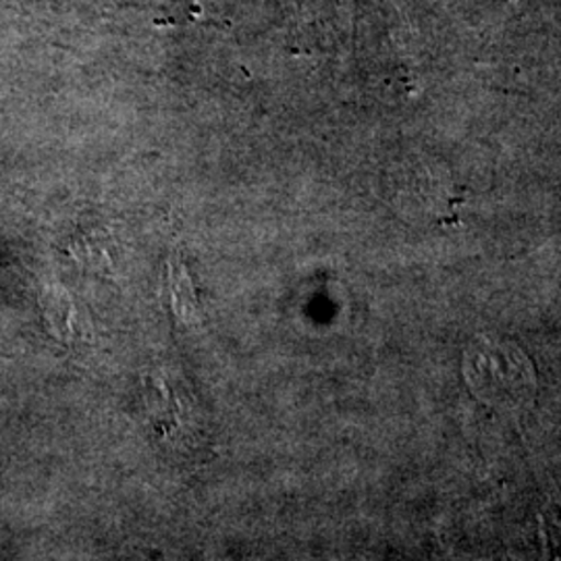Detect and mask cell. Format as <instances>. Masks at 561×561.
<instances>
[{
  "label": "cell",
  "mask_w": 561,
  "mask_h": 561,
  "mask_svg": "<svg viewBox=\"0 0 561 561\" xmlns=\"http://www.w3.org/2000/svg\"><path fill=\"white\" fill-rule=\"evenodd\" d=\"M524 360H520L518 352L514 350H502L495 345H484L479 347L477 352H472V364H470V375L474 377V382L482 387V389H497V396H505L507 393V381L520 382L526 385V368L520 370H512L505 373L514 366H520Z\"/></svg>",
  "instance_id": "obj_1"
}]
</instances>
